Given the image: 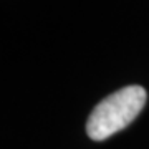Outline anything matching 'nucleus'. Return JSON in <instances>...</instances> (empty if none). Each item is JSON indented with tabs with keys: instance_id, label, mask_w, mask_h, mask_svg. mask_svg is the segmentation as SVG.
<instances>
[{
	"instance_id": "nucleus-1",
	"label": "nucleus",
	"mask_w": 149,
	"mask_h": 149,
	"mask_svg": "<svg viewBox=\"0 0 149 149\" xmlns=\"http://www.w3.org/2000/svg\"><path fill=\"white\" fill-rule=\"evenodd\" d=\"M146 90L139 85L124 86L106 96L91 111L86 134L93 141H104L129 126L146 104Z\"/></svg>"
}]
</instances>
